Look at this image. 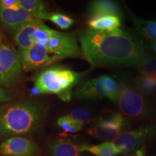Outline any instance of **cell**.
<instances>
[{"instance_id":"cell-29","label":"cell","mask_w":156,"mask_h":156,"mask_svg":"<svg viewBox=\"0 0 156 156\" xmlns=\"http://www.w3.org/2000/svg\"><path fill=\"white\" fill-rule=\"evenodd\" d=\"M144 151L143 149H141V150H138L136 152V154L133 156H145L144 155Z\"/></svg>"},{"instance_id":"cell-5","label":"cell","mask_w":156,"mask_h":156,"mask_svg":"<svg viewBox=\"0 0 156 156\" xmlns=\"http://www.w3.org/2000/svg\"><path fill=\"white\" fill-rule=\"evenodd\" d=\"M155 134L156 122H153L124 132L112 142L117 154H124L139 147Z\"/></svg>"},{"instance_id":"cell-11","label":"cell","mask_w":156,"mask_h":156,"mask_svg":"<svg viewBox=\"0 0 156 156\" xmlns=\"http://www.w3.org/2000/svg\"><path fill=\"white\" fill-rule=\"evenodd\" d=\"M35 20H38L24 9L0 8V23L15 34L21 28Z\"/></svg>"},{"instance_id":"cell-8","label":"cell","mask_w":156,"mask_h":156,"mask_svg":"<svg viewBox=\"0 0 156 156\" xmlns=\"http://www.w3.org/2000/svg\"><path fill=\"white\" fill-rule=\"evenodd\" d=\"M22 69L20 56L17 51L0 42V85H8L16 81Z\"/></svg>"},{"instance_id":"cell-20","label":"cell","mask_w":156,"mask_h":156,"mask_svg":"<svg viewBox=\"0 0 156 156\" xmlns=\"http://www.w3.org/2000/svg\"><path fill=\"white\" fill-rule=\"evenodd\" d=\"M134 85L140 92L149 96L156 93V77L140 75L136 77Z\"/></svg>"},{"instance_id":"cell-10","label":"cell","mask_w":156,"mask_h":156,"mask_svg":"<svg viewBox=\"0 0 156 156\" xmlns=\"http://www.w3.org/2000/svg\"><path fill=\"white\" fill-rule=\"evenodd\" d=\"M37 149L34 142L21 136L9 138L0 145V153L5 156H34Z\"/></svg>"},{"instance_id":"cell-13","label":"cell","mask_w":156,"mask_h":156,"mask_svg":"<svg viewBox=\"0 0 156 156\" xmlns=\"http://www.w3.org/2000/svg\"><path fill=\"white\" fill-rule=\"evenodd\" d=\"M87 13L90 17L100 16H116L122 17V11L119 5L116 2L108 0H96L89 4Z\"/></svg>"},{"instance_id":"cell-28","label":"cell","mask_w":156,"mask_h":156,"mask_svg":"<svg viewBox=\"0 0 156 156\" xmlns=\"http://www.w3.org/2000/svg\"><path fill=\"white\" fill-rule=\"evenodd\" d=\"M11 100V98L9 97V95L7 94L5 90L3 88L0 87V103L6 102Z\"/></svg>"},{"instance_id":"cell-17","label":"cell","mask_w":156,"mask_h":156,"mask_svg":"<svg viewBox=\"0 0 156 156\" xmlns=\"http://www.w3.org/2000/svg\"><path fill=\"white\" fill-rule=\"evenodd\" d=\"M136 32L147 41H156V20H146L131 14Z\"/></svg>"},{"instance_id":"cell-7","label":"cell","mask_w":156,"mask_h":156,"mask_svg":"<svg viewBox=\"0 0 156 156\" xmlns=\"http://www.w3.org/2000/svg\"><path fill=\"white\" fill-rule=\"evenodd\" d=\"M44 44L50 54L60 59L66 58H77L83 56L75 38L70 34L54 30L53 34Z\"/></svg>"},{"instance_id":"cell-9","label":"cell","mask_w":156,"mask_h":156,"mask_svg":"<svg viewBox=\"0 0 156 156\" xmlns=\"http://www.w3.org/2000/svg\"><path fill=\"white\" fill-rule=\"evenodd\" d=\"M22 68L25 71H32L46 67L59 61V58L50 54L44 44L36 42L25 51L20 54Z\"/></svg>"},{"instance_id":"cell-23","label":"cell","mask_w":156,"mask_h":156,"mask_svg":"<svg viewBox=\"0 0 156 156\" xmlns=\"http://www.w3.org/2000/svg\"><path fill=\"white\" fill-rule=\"evenodd\" d=\"M136 68L140 75L156 77V56L149 54Z\"/></svg>"},{"instance_id":"cell-3","label":"cell","mask_w":156,"mask_h":156,"mask_svg":"<svg viewBox=\"0 0 156 156\" xmlns=\"http://www.w3.org/2000/svg\"><path fill=\"white\" fill-rule=\"evenodd\" d=\"M83 74L62 66L48 67L35 79L34 88L38 94H56L63 101L72 98V90L81 80Z\"/></svg>"},{"instance_id":"cell-22","label":"cell","mask_w":156,"mask_h":156,"mask_svg":"<svg viewBox=\"0 0 156 156\" xmlns=\"http://www.w3.org/2000/svg\"><path fill=\"white\" fill-rule=\"evenodd\" d=\"M57 125L66 133H75L83 129V124L74 120L67 115L59 117L57 120Z\"/></svg>"},{"instance_id":"cell-27","label":"cell","mask_w":156,"mask_h":156,"mask_svg":"<svg viewBox=\"0 0 156 156\" xmlns=\"http://www.w3.org/2000/svg\"><path fill=\"white\" fill-rule=\"evenodd\" d=\"M144 46L148 52V54L152 56H156V41H147L143 42Z\"/></svg>"},{"instance_id":"cell-14","label":"cell","mask_w":156,"mask_h":156,"mask_svg":"<svg viewBox=\"0 0 156 156\" xmlns=\"http://www.w3.org/2000/svg\"><path fill=\"white\" fill-rule=\"evenodd\" d=\"M80 147L71 140L58 138L50 142L48 151L51 156H80Z\"/></svg>"},{"instance_id":"cell-18","label":"cell","mask_w":156,"mask_h":156,"mask_svg":"<svg viewBox=\"0 0 156 156\" xmlns=\"http://www.w3.org/2000/svg\"><path fill=\"white\" fill-rule=\"evenodd\" d=\"M20 7L38 20H47L48 12L46 6L38 0H18Z\"/></svg>"},{"instance_id":"cell-2","label":"cell","mask_w":156,"mask_h":156,"mask_svg":"<svg viewBox=\"0 0 156 156\" xmlns=\"http://www.w3.org/2000/svg\"><path fill=\"white\" fill-rule=\"evenodd\" d=\"M46 108L35 101L15 103L0 110V134L17 135L30 132L46 116Z\"/></svg>"},{"instance_id":"cell-24","label":"cell","mask_w":156,"mask_h":156,"mask_svg":"<svg viewBox=\"0 0 156 156\" xmlns=\"http://www.w3.org/2000/svg\"><path fill=\"white\" fill-rule=\"evenodd\" d=\"M67 116L82 124L88 123L93 119V113L89 109L83 107L73 109L68 113Z\"/></svg>"},{"instance_id":"cell-16","label":"cell","mask_w":156,"mask_h":156,"mask_svg":"<svg viewBox=\"0 0 156 156\" xmlns=\"http://www.w3.org/2000/svg\"><path fill=\"white\" fill-rule=\"evenodd\" d=\"M42 21L35 20L21 28L15 34V41L19 48L20 54L25 51L34 44L32 35Z\"/></svg>"},{"instance_id":"cell-12","label":"cell","mask_w":156,"mask_h":156,"mask_svg":"<svg viewBox=\"0 0 156 156\" xmlns=\"http://www.w3.org/2000/svg\"><path fill=\"white\" fill-rule=\"evenodd\" d=\"M75 95L79 99H94L107 97L101 76L83 83L76 89Z\"/></svg>"},{"instance_id":"cell-26","label":"cell","mask_w":156,"mask_h":156,"mask_svg":"<svg viewBox=\"0 0 156 156\" xmlns=\"http://www.w3.org/2000/svg\"><path fill=\"white\" fill-rule=\"evenodd\" d=\"M0 8L16 9L20 7L18 0H0Z\"/></svg>"},{"instance_id":"cell-4","label":"cell","mask_w":156,"mask_h":156,"mask_svg":"<svg viewBox=\"0 0 156 156\" xmlns=\"http://www.w3.org/2000/svg\"><path fill=\"white\" fill-rule=\"evenodd\" d=\"M116 102L120 114L126 119H156V103L134 85L121 83Z\"/></svg>"},{"instance_id":"cell-21","label":"cell","mask_w":156,"mask_h":156,"mask_svg":"<svg viewBox=\"0 0 156 156\" xmlns=\"http://www.w3.org/2000/svg\"><path fill=\"white\" fill-rule=\"evenodd\" d=\"M103 86L109 100L116 102L120 91V84L116 80L108 75H101Z\"/></svg>"},{"instance_id":"cell-1","label":"cell","mask_w":156,"mask_h":156,"mask_svg":"<svg viewBox=\"0 0 156 156\" xmlns=\"http://www.w3.org/2000/svg\"><path fill=\"white\" fill-rule=\"evenodd\" d=\"M79 40L83 56L95 67H137L149 55L142 41L120 29L109 33L85 29Z\"/></svg>"},{"instance_id":"cell-25","label":"cell","mask_w":156,"mask_h":156,"mask_svg":"<svg viewBox=\"0 0 156 156\" xmlns=\"http://www.w3.org/2000/svg\"><path fill=\"white\" fill-rule=\"evenodd\" d=\"M47 20L51 21L56 26L63 30L69 28L75 23L73 18L61 13H49Z\"/></svg>"},{"instance_id":"cell-15","label":"cell","mask_w":156,"mask_h":156,"mask_svg":"<svg viewBox=\"0 0 156 156\" xmlns=\"http://www.w3.org/2000/svg\"><path fill=\"white\" fill-rule=\"evenodd\" d=\"M89 29L100 32H113L121 26V18L116 16H100L90 17L87 22Z\"/></svg>"},{"instance_id":"cell-19","label":"cell","mask_w":156,"mask_h":156,"mask_svg":"<svg viewBox=\"0 0 156 156\" xmlns=\"http://www.w3.org/2000/svg\"><path fill=\"white\" fill-rule=\"evenodd\" d=\"M80 151L88 152L96 156H116L118 155L112 142H104L98 145H81Z\"/></svg>"},{"instance_id":"cell-6","label":"cell","mask_w":156,"mask_h":156,"mask_svg":"<svg viewBox=\"0 0 156 156\" xmlns=\"http://www.w3.org/2000/svg\"><path fill=\"white\" fill-rule=\"evenodd\" d=\"M127 126V121L120 113L110 117L101 119L89 129L88 134L95 139L104 142H113L124 133Z\"/></svg>"}]
</instances>
